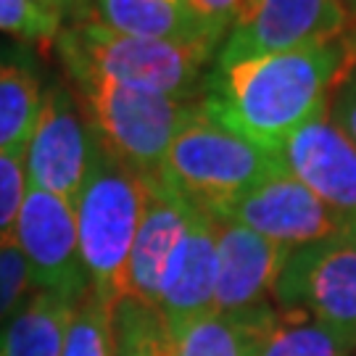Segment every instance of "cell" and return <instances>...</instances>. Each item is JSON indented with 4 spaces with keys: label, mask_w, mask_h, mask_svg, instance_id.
<instances>
[{
    "label": "cell",
    "mask_w": 356,
    "mask_h": 356,
    "mask_svg": "<svg viewBox=\"0 0 356 356\" xmlns=\"http://www.w3.org/2000/svg\"><path fill=\"white\" fill-rule=\"evenodd\" d=\"M351 66L343 40L211 64L201 106L216 124L280 153L296 129L327 111L332 88Z\"/></svg>",
    "instance_id": "6da1fadb"
},
{
    "label": "cell",
    "mask_w": 356,
    "mask_h": 356,
    "mask_svg": "<svg viewBox=\"0 0 356 356\" xmlns=\"http://www.w3.org/2000/svg\"><path fill=\"white\" fill-rule=\"evenodd\" d=\"M56 51L72 79L92 74L145 92L198 101L206 66L214 64L219 48L211 42L127 38L82 19L58 32Z\"/></svg>",
    "instance_id": "7a4b0ae2"
},
{
    "label": "cell",
    "mask_w": 356,
    "mask_h": 356,
    "mask_svg": "<svg viewBox=\"0 0 356 356\" xmlns=\"http://www.w3.org/2000/svg\"><path fill=\"white\" fill-rule=\"evenodd\" d=\"M280 169H285L280 153L216 124L201 108L172 140L159 179L182 201L222 219L245 193Z\"/></svg>",
    "instance_id": "3957f363"
},
{
    "label": "cell",
    "mask_w": 356,
    "mask_h": 356,
    "mask_svg": "<svg viewBox=\"0 0 356 356\" xmlns=\"http://www.w3.org/2000/svg\"><path fill=\"white\" fill-rule=\"evenodd\" d=\"M145 198V179L95 140L88 175L74 201V214L90 288L111 306L119 304L122 277L140 227Z\"/></svg>",
    "instance_id": "277c9868"
},
{
    "label": "cell",
    "mask_w": 356,
    "mask_h": 356,
    "mask_svg": "<svg viewBox=\"0 0 356 356\" xmlns=\"http://www.w3.org/2000/svg\"><path fill=\"white\" fill-rule=\"evenodd\" d=\"M74 85L95 140L143 179H159L172 140L204 108L201 98L179 101L92 74Z\"/></svg>",
    "instance_id": "5b68a950"
},
{
    "label": "cell",
    "mask_w": 356,
    "mask_h": 356,
    "mask_svg": "<svg viewBox=\"0 0 356 356\" xmlns=\"http://www.w3.org/2000/svg\"><path fill=\"white\" fill-rule=\"evenodd\" d=\"M272 298L280 312L309 314L354 343L356 232L291 251Z\"/></svg>",
    "instance_id": "8992f818"
},
{
    "label": "cell",
    "mask_w": 356,
    "mask_h": 356,
    "mask_svg": "<svg viewBox=\"0 0 356 356\" xmlns=\"http://www.w3.org/2000/svg\"><path fill=\"white\" fill-rule=\"evenodd\" d=\"M343 35L346 16L335 0H243L214 66L332 42Z\"/></svg>",
    "instance_id": "52a82bcc"
},
{
    "label": "cell",
    "mask_w": 356,
    "mask_h": 356,
    "mask_svg": "<svg viewBox=\"0 0 356 356\" xmlns=\"http://www.w3.org/2000/svg\"><path fill=\"white\" fill-rule=\"evenodd\" d=\"M95 148L85 111L74 95L56 85L42 95L40 116L26 143V182L74 206Z\"/></svg>",
    "instance_id": "ba28073f"
},
{
    "label": "cell",
    "mask_w": 356,
    "mask_h": 356,
    "mask_svg": "<svg viewBox=\"0 0 356 356\" xmlns=\"http://www.w3.org/2000/svg\"><path fill=\"white\" fill-rule=\"evenodd\" d=\"M13 241L24 254L38 291L79 298L90 288L79 254L76 214L69 201L29 185L13 227Z\"/></svg>",
    "instance_id": "9c48e42d"
},
{
    "label": "cell",
    "mask_w": 356,
    "mask_h": 356,
    "mask_svg": "<svg viewBox=\"0 0 356 356\" xmlns=\"http://www.w3.org/2000/svg\"><path fill=\"white\" fill-rule=\"evenodd\" d=\"M225 219L254 229L288 251L356 232L351 222L322 204L288 169L261 179L254 191H248L229 209Z\"/></svg>",
    "instance_id": "30bf717a"
},
{
    "label": "cell",
    "mask_w": 356,
    "mask_h": 356,
    "mask_svg": "<svg viewBox=\"0 0 356 356\" xmlns=\"http://www.w3.org/2000/svg\"><path fill=\"white\" fill-rule=\"evenodd\" d=\"M288 254V248L254 229L225 216L216 219L214 312L245 314L269 306Z\"/></svg>",
    "instance_id": "8fae6325"
},
{
    "label": "cell",
    "mask_w": 356,
    "mask_h": 356,
    "mask_svg": "<svg viewBox=\"0 0 356 356\" xmlns=\"http://www.w3.org/2000/svg\"><path fill=\"white\" fill-rule=\"evenodd\" d=\"M280 159L301 185L356 227V145L332 124L327 111L296 129Z\"/></svg>",
    "instance_id": "7c38bea8"
},
{
    "label": "cell",
    "mask_w": 356,
    "mask_h": 356,
    "mask_svg": "<svg viewBox=\"0 0 356 356\" xmlns=\"http://www.w3.org/2000/svg\"><path fill=\"white\" fill-rule=\"evenodd\" d=\"M145 185H148V198L143 209L140 227L129 248L119 301L132 298L145 306H156L164 269L188 227L193 206L182 201L175 191H169L161 179H145Z\"/></svg>",
    "instance_id": "4fadbf2b"
},
{
    "label": "cell",
    "mask_w": 356,
    "mask_h": 356,
    "mask_svg": "<svg viewBox=\"0 0 356 356\" xmlns=\"http://www.w3.org/2000/svg\"><path fill=\"white\" fill-rule=\"evenodd\" d=\"M216 219L193 206L188 227L169 256L159 288V312L169 327L214 312Z\"/></svg>",
    "instance_id": "5bb4252c"
},
{
    "label": "cell",
    "mask_w": 356,
    "mask_h": 356,
    "mask_svg": "<svg viewBox=\"0 0 356 356\" xmlns=\"http://www.w3.org/2000/svg\"><path fill=\"white\" fill-rule=\"evenodd\" d=\"M85 19L127 38L211 42L219 48V42L209 38L193 16L188 0H88Z\"/></svg>",
    "instance_id": "9a60e30c"
},
{
    "label": "cell",
    "mask_w": 356,
    "mask_h": 356,
    "mask_svg": "<svg viewBox=\"0 0 356 356\" xmlns=\"http://www.w3.org/2000/svg\"><path fill=\"white\" fill-rule=\"evenodd\" d=\"M272 306L245 314H204L182 322L172 332V356H259L275 322Z\"/></svg>",
    "instance_id": "2e32d148"
},
{
    "label": "cell",
    "mask_w": 356,
    "mask_h": 356,
    "mask_svg": "<svg viewBox=\"0 0 356 356\" xmlns=\"http://www.w3.org/2000/svg\"><path fill=\"white\" fill-rule=\"evenodd\" d=\"M76 298L38 291L0 327V356H61Z\"/></svg>",
    "instance_id": "e0dca14e"
},
{
    "label": "cell",
    "mask_w": 356,
    "mask_h": 356,
    "mask_svg": "<svg viewBox=\"0 0 356 356\" xmlns=\"http://www.w3.org/2000/svg\"><path fill=\"white\" fill-rule=\"evenodd\" d=\"M42 106L38 74L26 64H0V151L29 140Z\"/></svg>",
    "instance_id": "ac0fdd59"
},
{
    "label": "cell",
    "mask_w": 356,
    "mask_h": 356,
    "mask_svg": "<svg viewBox=\"0 0 356 356\" xmlns=\"http://www.w3.org/2000/svg\"><path fill=\"white\" fill-rule=\"evenodd\" d=\"M354 343L301 312H277L259 356H348Z\"/></svg>",
    "instance_id": "d6986e66"
},
{
    "label": "cell",
    "mask_w": 356,
    "mask_h": 356,
    "mask_svg": "<svg viewBox=\"0 0 356 356\" xmlns=\"http://www.w3.org/2000/svg\"><path fill=\"white\" fill-rule=\"evenodd\" d=\"M114 356H172V332L156 306L122 298L111 312Z\"/></svg>",
    "instance_id": "ffe728a7"
},
{
    "label": "cell",
    "mask_w": 356,
    "mask_h": 356,
    "mask_svg": "<svg viewBox=\"0 0 356 356\" xmlns=\"http://www.w3.org/2000/svg\"><path fill=\"white\" fill-rule=\"evenodd\" d=\"M111 312L114 306L92 288L82 293L66 327L61 356H114Z\"/></svg>",
    "instance_id": "44dd1931"
},
{
    "label": "cell",
    "mask_w": 356,
    "mask_h": 356,
    "mask_svg": "<svg viewBox=\"0 0 356 356\" xmlns=\"http://www.w3.org/2000/svg\"><path fill=\"white\" fill-rule=\"evenodd\" d=\"M64 16L42 6L40 0H0V29L16 38L51 42L61 32Z\"/></svg>",
    "instance_id": "7402d4cb"
},
{
    "label": "cell",
    "mask_w": 356,
    "mask_h": 356,
    "mask_svg": "<svg viewBox=\"0 0 356 356\" xmlns=\"http://www.w3.org/2000/svg\"><path fill=\"white\" fill-rule=\"evenodd\" d=\"M26 143L0 151V243L13 238V227H16V219H19L26 188H29Z\"/></svg>",
    "instance_id": "603a6c76"
},
{
    "label": "cell",
    "mask_w": 356,
    "mask_h": 356,
    "mask_svg": "<svg viewBox=\"0 0 356 356\" xmlns=\"http://www.w3.org/2000/svg\"><path fill=\"white\" fill-rule=\"evenodd\" d=\"M32 275L19 243L8 238L0 243V327L24 306L32 296Z\"/></svg>",
    "instance_id": "cb8c5ba5"
},
{
    "label": "cell",
    "mask_w": 356,
    "mask_h": 356,
    "mask_svg": "<svg viewBox=\"0 0 356 356\" xmlns=\"http://www.w3.org/2000/svg\"><path fill=\"white\" fill-rule=\"evenodd\" d=\"M327 116L356 145V64L332 88L330 101H327Z\"/></svg>",
    "instance_id": "d4e9b609"
},
{
    "label": "cell",
    "mask_w": 356,
    "mask_h": 356,
    "mask_svg": "<svg viewBox=\"0 0 356 356\" xmlns=\"http://www.w3.org/2000/svg\"><path fill=\"white\" fill-rule=\"evenodd\" d=\"M193 16L211 40L222 45V35H227L243 8V0H188Z\"/></svg>",
    "instance_id": "484cf974"
},
{
    "label": "cell",
    "mask_w": 356,
    "mask_h": 356,
    "mask_svg": "<svg viewBox=\"0 0 356 356\" xmlns=\"http://www.w3.org/2000/svg\"><path fill=\"white\" fill-rule=\"evenodd\" d=\"M338 8L343 11L346 16V35L341 40L348 48V56H351V64H356V0H335Z\"/></svg>",
    "instance_id": "4316f807"
},
{
    "label": "cell",
    "mask_w": 356,
    "mask_h": 356,
    "mask_svg": "<svg viewBox=\"0 0 356 356\" xmlns=\"http://www.w3.org/2000/svg\"><path fill=\"white\" fill-rule=\"evenodd\" d=\"M40 3L53 8L56 13H61V16L74 11L79 19H85V13H88V0H40Z\"/></svg>",
    "instance_id": "83f0119b"
},
{
    "label": "cell",
    "mask_w": 356,
    "mask_h": 356,
    "mask_svg": "<svg viewBox=\"0 0 356 356\" xmlns=\"http://www.w3.org/2000/svg\"><path fill=\"white\" fill-rule=\"evenodd\" d=\"M354 346H356V332H354Z\"/></svg>",
    "instance_id": "f1b7e54d"
}]
</instances>
